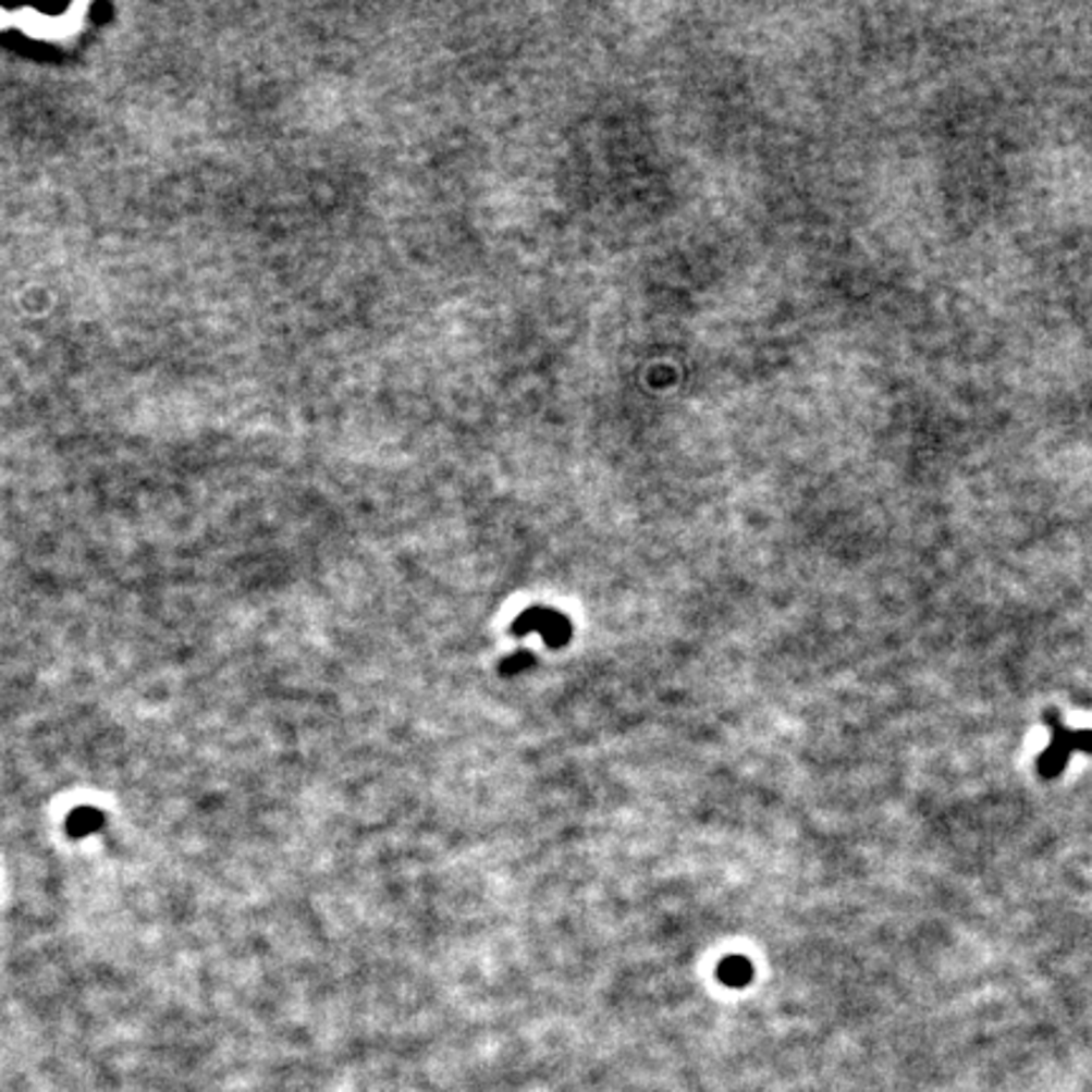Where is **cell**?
Segmentation results:
<instances>
[{
  "mask_svg": "<svg viewBox=\"0 0 1092 1092\" xmlns=\"http://www.w3.org/2000/svg\"><path fill=\"white\" fill-rule=\"evenodd\" d=\"M531 633H539L547 646L562 648L564 642H569L572 638V625L567 617L560 615V612L547 608H531L526 610L524 615L516 617L514 635H531Z\"/></svg>",
  "mask_w": 1092,
  "mask_h": 1092,
  "instance_id": "obj_1",
  "label": "cell"
},
{
  "mask_svg": "<svg viewBox=\"0 0 1092 1092\" xmlns=\"http://www.w3.org/2000/svg\"><path fill=\"white\" fill-rule=\"evenodd\" d=\"M1047 721L1052 726V738L1047 751H1044L1040 761H1036V766H1040V774L1044 780H1052V776H1057L1065 769L1067 759H1070V753L1075 751V744H1072V731L1059 724L1057 713H1050Z\"/></svg>",
  "mask_w": 1092,
  "mask_h": 1092,
  "instance_id": "obj_2",
  "label": "cell"
},
{
  "mask_svg": "<svg viewBox=\"0 0 1092 1092\" xmlns=\"http://www.w3.org/2000/svg\"><path fill=\"white\" fill-rule=\"evenodd\" d=\"M719 979L726 986H746L753 979V966L746 956H728L719 964Z\"/></svg>",
  "mask_w": 1092,
  "mask_h": 1092,
  "instance_id": "obj_3",
  "label": "cell"
},
{
  "mask_svg": "<svg viewBox=\"0 0 1092 1092\" xmlns=\"http://www.w3.org/2000/svg\"><path fill=\"white\" fill-rule=\"evenodd\" d=\"M101 824H105V814H101L99 809L78 807L76 812H72V817H69L66 827L74 837H78V835L84 837V835H89V832H97Z\"/></svg>",
  "mask_w": 1092,
  "mask_h": 1092,
  "instance_id": "obj_4",
  "label": "cell"
},
{
  "mask_svg": "<svg viewBox=\"0 0 1092 1092\" xmlns=\"http://www.w3.org/2000/svg\"><path fill=\"white\" fill-rule=\"evenodd\" d=\"M529 665H533V655L526 653V650H522V653H516V655H511L508 660H504V665H501V673H504V675H516V673L526 671V667H529Z\"/></svg>",
  "mask_w": 1092,
  "mask_h": 1092,
  "instance_id": "obj_5",
  "label": "cell"
}]
</instances>
